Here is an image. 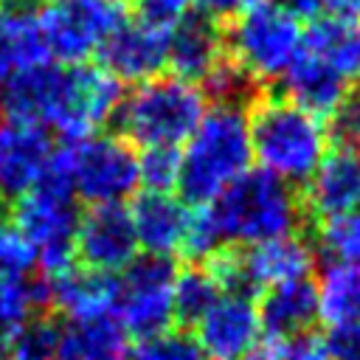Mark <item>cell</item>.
Returning <instances> with one entry per match:
<instances>
[{
    "mask_svg": "<svg viewBox=\"0 0 360 360\" xmlns=\"http://www.w3.org/2000/svg\"><path fill=\"white\" fill-rule=\"evenodd\" d=\"M34 3H39V0H3V6H8V8H34Z\"/></svg>",
    "mask_w": 360,
    "mask_h": 360,
    "instance_id": "obj_39",
    "label": "cell"
},
{
    "mask_svg": "<svg viewBox=\"0 0 360 360\" xmlns=\"http://www.w3.org/2000/svg\"><path fill=\"white\" fill-rule=\"evenodd\" d=\"M284 352H287V340L262 332V338L256 340V346L248 352L245 360H284Z\"/></svg>",
    "mask_w": 360,
    "mask_h": 360,
    "instance_id": "obj_36",
    "label": "cell"
},
{
    "mask_svg": "<svg viewBox=\"0 0 360 360\" xmlns=\"http://www.w3.org/2000/svg\"><path fill=\"white\" fill-rule=\"evenodd\" d=\"M59 335V321L48 315H34L25 326L17 329L14 360H53Z\"/></svg>",
    "mask_w": 360,
    "mask_h": 360,
    "instance_id": "obj_29",
    "label": "cell"
},
{
    "mask_svg": "<svg viewBox=\"0 0 360 360\" xmlns=\"http://www.w3.org/2000/svg\"><path fill=\"white\" fill-rule=\"evenodd\" d=\"M360 205V152L335 146L323 155L307 180V208L318 217H335Z\"/></svg>",
    "mask_w": 360,
    "mask_h": 360,
    "instance_id": "obj_18",
    "label": "cell"
},
{
    "mask_svg": "<svg viewBox=\"0 0 360 360\" xmlns=\"http://www.w3.org/2000/svg\"><path fill=\"white\" fill-rule=\"evenodd\" d=\"M169 53V28L143 17H124L98 48V68L118 82H149L163 73Z\"/></svg>",
    "mask_w": 360,
    "mask_h": 360,
    "instance_id": "obj_11",
    "label": "cell"
},
{
    "mask_svg": "<svg viewBox=\"0 0 360 360\" xmlns=\"http://www.w3.org/2000/svg\"><path fill=\"white\" fill-rule=\"evenodd\" d=\"M121 98V82L98 65L42 62L17 70L3 84L0 118L37 124L59 135L62 143H76L115 118Z\"/></svg>",
    "mask_w": 360,
    "mask_h": 360,
    "instance_id": "obj_1",
    "label": "cell"
},
{
    "mask_svg": "<svg viewBox=\"0 0 360 360\" xmlns=\"http://www.w3.org/2000/svg\"><path fill=\"white\" fill-rule=\"evenodd\" d=\"M304 28L278 0H256L225 31L228 59L250 82H276L301 53Z\"/></svg>",
    "mask_w": 360,
    "mask_h": 360,
    "instance_id": "obj_7",
    "label": "cell"
},
{
    "mask_svg": "<svg viewBox=\"0 0 360 360\" xmlns=\"http://www.w3.org/2000/svg\"><path fill=\"white\" fill-rule=\"evenodd\" d=\"M37 256L14 225H0V276H31Z\"/></svg>",
    "mask_w": 360,
    "mask_h": 360,
    "instance_id": "obj_31",
    "label": "cell"
},
{
    "mask_svg": "<svg viewBox=\"0 0 360 360\" xmlns=\"http://www.w3.org/2000/svg\"><path fill=\"white\" fill-rule=\"evenodd\" d=\"M14 343H17V329L0 326V360H14Z\"/></svg>",
    "mask_w": 360,
    "mask_h": 360,
    "instance_id": "obj_38",
    "label": "cell"
},
{
    "mask_svg": "<svg viewBox=\"0 0 360 360\" xmlns=\"http://www.w3.org/2000/svg\"><path fill=\"white\" fill-rule=\"evenodd\" d=\"M174 278L177 264L160 256H138L115 276L112 315L129 338L146 340L163 335L174 323Z\"/></svg>",
    "mask_w": 360,
    "mask_h": 360,
    "instance_id": "obj_10",
    "label": "cell"
},
{
    "mask_svg": "<svg viewBox=\"0 0 360 360\" xmlns=\"http://www.w3.org/2000/svg\"><path fill=\"white\" fill-rule=\"evenodd\" d=\"M79 217L82 211L76 205V194L56 149V158L45 177L31 191L17 197L11 211V225L31 245L42 276H51L76 262Z\"/></svg>",
    "mask_w": 360,
    "mask_h": 360,
    "instance_id": "obj_6",
    "label": "cell"
},
{
    "mask_svg": "<svg viewBox=\"0 0 360 360\" xmlns=\"http://www.w3.org/2000/svg\"><path fill=\"white\" fill-rule=\"evenodd\" d=\"M329 132L338 146L343 149H357L360 152V87L346 90L340 104L329 112Z\"/></svg>",
    "mask_w": 360,
    "mask_h": 360,
    "instance_id": "obj_30",
    "label": "cell"
},
{
    "mask_svg": "<svg viewBox=\"0 0 360 360\" xmlns=\"http://www.w3.org/2000/svg\"><path fill=\"white\" fill-rule=\"evenodd\" d=\"M127 360H205V354L200 352L191 335L169 329L163 335H155L129 346Z\"/></svg>",
    "mask_w": 360,
    "mask_h": 360,
    "instance_id": "obj_27",
    "label": "cell"
},
{
    "mask_svg": "<svg viewBox=\"0 0 360 360\" xmlns=\"http://www.w3.org/2000/svg\"><path fill=\"white\" fill-rule=\"evenodd\" d=\"M191 338L205 360H245L262 338L256 301L248 292H222L194 323Z\"/></svg>",
    "mask_w": 360,
    "mask_h": 360,
    "instance_id": "obj_13",
    "label": "cell"
},
{
    "mask_svg": "<svg viewBox=\"0 0 360 360\" xmlns=\"http://www.w3.org/2000/svg\"><path fill=\"white\" fill-rule=\"evenodd\" d=\"M284 360H329V352H326V346H323V338L307 332V335H301V338L287 340Z\"/></svg>",
    "mask_w": 360,
    "mask_h": 360,
    "instance_id": "obj_34",
    "label": "cell"
},
{
    "mask_svg": "<svg viewBox=\"0 0 360 360\" xmlns=\"http://www.w3.org/2000/svg\"><path fill=\"white\" fill-rule=\"evenodd\" d=\"M284 8H290L295 17L304 20H354L360 14V0H284Z\"/></svg>",
    "mask_w": 360,
    "mask_h": 360,
    "instance_id": "obj_32",
    "label": "cell"
},
{
    "mask_svg": "<svg viewBox=\"0 0 360 360\" xmlns=\"http://www.w3.org/2000/svg\"><path fill=\"white\" fill-rule=\"evenodd\" d=\"M14 73H17V62H14V51L8 45V37H6V28H3V17H0V90Z\"/></svg>",
    "mask_w": 360,
    "mask_h": 360,
    "instance_id": "obj_37",
    "label": "cell"
},
{
    "mask_svg": "<svg viewBox=\"0 0 360 360\" xmlns=\"http://www.w3.org/2000/svg\"><path fill=\"white\" fill-rule=\"evenodd\" d=\"M45 304V281L31 276H0V326H25Z\"/></svg>",
    "mask_w": 360,
    "mask_h": 360,
    "instance_id": "obj_25",
    "label": "cell"
},
{
    "mask_svg": "<svg viewBox=\"0 0 360 360\" xmlns=\"http://www.w3.org/2000/svg\"><path fill=\"white\" fill-rule=\"evenodd\" d=\"M177 174H180V149L138 152V177L143 191H172L177 188Z\"/></svg>",
    "mask_w": 360,
    "mask_h": 360,
    "instance_id": "obj_28",
    "label": "cell"
},
{
    "mask_svg": "<svg viewBox=\"0 0 360 360\" xmlns=\"http://www.w3.org/2000/svg\"><path fill=\"white\" fill-rule=\"evenodd\" d=\"M208 110L200 84L177 76H155L135 84L118 104L121 138L141 149H180Z\"/></svg>",
    "mask_w": 360,
    "mask_h": 360,
    "instance_id": "obj_5",
    "label": "cell"
},
{
    "mask_svg": "<svg viewBox=\"0 0 360 360\" xmlns=\"http://www.w3.org/2000/svg\"><path fill=\"white\" fill-rule=\"evenodd\" d=\"M256 0H197V8L200 14L211 17L214 22H222V20H233L239 17L248 6H253Z\"/></svg>",
    "mask_w": 360,
    "mask_h": 360,
    "instance_id": "obj_35",
    "label": "cell"
},
{
    "mask_svg": "<svg viewBox=\"0 0 360 360\" xmlns=\"http://www.w3.org/2000/svg\"><path fill=\"white\" fill-rule=\"evenodd\" d=\"M250 163L248 110L239 104H214L180 146L177 191L188 205H208L250 172Z\"/></svg>",
    "mask_w": 360,
    "mask_h": 360,
    "instance_id": "obj_2",
    "label": "cell"
},
{
    "mask_svg": "<svg viewBox=\"0 0 360 360\" xmlns=\"http://www.w3.org/2000/svg\"><path fill=\"white\" fill-rule=\"evenodd\" d=\"M281 84H284L287 101L298 104L301 110L318 118L329 115L346 96V82L332 68H326L321 59L307 53L304 48L295 56V62L287 68V73L281 76Z\"/></svg>",
    "mask_w": 360,
    "mask_h": 360,
    "instance_id": "obj_21",
    "label": "cell"
},
{
    "mask_svg": "<svg viewBox=\"0 0 360 360\" xmlns=\"http://www.w3.org/2000/svg\"><path fill=\"white\" fill-rule=\"evenodd\" d=\"M219 295H222V287L217 284V278L211 276V270L202 262L177 270V278H174V321L183 323V326H194Z\"/></svg>",
    "mask_w": 360,
    "mask_h": 360,
    "instance_id": "obj_24",
    "label": "cell"
},
{
    "mask_svg": "<svg viewBox=\"0 0 360 360\" xmlns=\"http://www.w3.org/2000/svg\"><path fill=\"white\" fill-rule=\"evenodd\" d=\"M202 208L222 248H253L292 236L301 225V202L292 186L262 169L245 172Z\"/></svg>",
    "mask_w": 360,
    "mask_h": 360,
    "instance_id": "obj_3",
    "label": "cell"
},
{
    "mask_svg": "<svg viewBox=\"0 0 360 360\" xmlns=\"http://www.w3.org/2000/svg\"><path fill=\"white\" fill-rule=\"evenodd\" d=\"M65 163L76 200L87 205H124L141 186L138 152L121 135L96 132L76 143H62Z\"/></svg>",
    "mask_w": 360,
    "mask_h": 360,
    "instance_id": "obj_8",
    "label": "cell"
},
{
    "mask_svg": "<svg viewBox=\"0 0 360 360\" xmlns=\"http://www.w3.org/2000/svg\"><path fill=\"white\" fill-rule=\"evenodd\" d=\"M127 17L121 0H48L37 8L39 37L53 65H87Z\"/></svg>",
    "mask_w": 360,
    "mask_h": 360,
    "instance_id": "obj_9",
    "label": "cell"
},
{
    "mask_svg": "<svg viewBox=\"0 0 360 360\" xmlns=\"http://www.w3.org/2000/svg\"><path fill=\"white\" fill-rule=\"evenodd\" d=\"M323 346L329 352V360H360V323L329 326Z\"/></svg>",
    "mask_w": 360,
    "mask_h": 360,
    "instance_id": "obj_33",
    "label": "cell"
},
{
    "mask_svg": "<svg viewBox=\"0 0 360 360\" xmlns=\"http://www.w3.org/2000/svg\"><path fill=\"white\" fill-rule=\"evenodd\" d=\"M301 48L332 68L346 84L360 79V28L349 20H312Z\"/></svg>",
    "mask_w": 360,
    "mask_h": 360,
    "instance_id": "obj_22",
    "label": "cell"
},
{
    "mask_svg": "<svg viewBox=\"0 0 360 360\" xmlns=\"http://www.w3.org/2000/svg\"><path fill=\"white\" fill-rule=\"evenodd\" d=\"M357 208H360V205H357Z\"/></svg>",
    "mask_w": 360,
    "mask_h": 360,
    "instance_id": "obj_41",
    "label": "cell"
},
{
    "mask_svg": "<svg viewBox=\"0 0 360 360\" xmlns=\"http://www.w3.org/2000/svg\"><path fill=\"white\" fill-rule=\"evenodd\" d=\"M318 318L329 326L360 323V262H329L315 284Z\"/></svg>",
    "mask_w": 360,
    "mask_h": 360,
    "instance_id": "obj_23",
    "label": "cell"
},
{
    "mask_svg": "<svg viewBox=\"0 0 360 360\" xmlns=\"http://www.w3.org/2000/svg\"><path fill=\"white\" fill-rule=\"evenodd\" d=\"M3 217H6V202H3V197H0V225H3Z\"/></svg>",
    "mask_w": 360,
    "mask_h": 360,
    "instance_id": "obj_40",
    "label": "cell"
},
{
    "mask_svg": "<svg viewBox=\"0 0 360 360\" xmlns=\"http://www.w3.org/2000/svg\"><path fill=\"white\" fill-rule=\"evenodd\" d=\"M248 129L259 169L287 186L307 183L326 155L321 118L281 96L256 98L248 112Z\"/></svg>",
    "mask_w": 360,
    "mask_h": 360,
    "instance_id": "obj_4",
    "label": "cell"
},
{
    "mask_svg": "<svg viewBox=\"0 0 360 360\" xmlns=\"http://www.w3.org/2000/svg\"><path fill=\"white\" fill-rule=\"evenodd\" d=\"M129 335L115 315L59 321L53 360H127Z\"/></svg>",
    "mask_w": 360,
    "mask_h": 360,
    "instance_id": "obj_20",
    "label": "cell"
},
{
    "mask_svg": "<svg viewBox=\"0 0 360 360\" xmlns=\"http://www.w3.org/2000/svg\"><path fill=\"white\" fill-rule=\"evenodd\" d=\"M53 135L37 124L0 118V197L31 191L56 158Z\"/></svg>",
    "mask_w": 360,
    "mask_h": 360,
    "instance_id": "obj_14",
    "label": "cell"
},
{
    "mask_svg": "<svg viewBox=\"0 0 360 360\" xmlns=\"http://www.w3.org/2000/svg\"><path fill=\"white\" fill-rule=\"evenodd\" d=\"M127 211L135 228L138 248L146 256L172 259L174 253H183L194 205L172 191H141L127 205Z\"/></svg>",
    "mask_w": 360,
    "mask_h": 360,
    "instance_id": "obj_15",
    "label": "cell"
},
{
    "mask_svg": "<svg viewBox=\"0 0 360 360\" xmlns=\"http://www.w3.org/2000/svg\"><path fill=\"white\" fill-rule=\"evenodd\" d=\"M138 239L127 205H87L76 228V262L118 276L138 259Z\"/></svg>",
    "mask_w": 360,
    "mask_h": 360,
    "instance_id": "obj_12",
    "label": "cell"
},
{
    "mask_svg": "<svg viewBox=\"0 0 360 360\" xmlns=\"http://www.w3.org/2000/svg\"><path fill=\"white\" fill-rule=\"evenodd\" d=\"M318 248L332 262H360V208L321 219Z\"/></svg>",
    "mask_w": 360,
    "mask_h": 360,
    "instance_id": "obj_26",
    "label": "cell"
},
{
    "mask_svg": "<svg viewBox=\"0 0 360 360\" xmlns=\"http://www.w3.org/2000/svg\"><path fill=\"white\" fill-rule=\"evenodd\" d=\"M262 332L278 340H292L309 332L318 321V292L309 278L278 284L264 290L262 301L256 304Z\"/></svg>",
    "mask_w": 360,
    "mask_h": 360,
    "instance_id": "obj_19",
    "label": "cell"
},
{
    "mask_svg": "<svg viewBox=\"0 0 360 360\" xmlns=\"http://www.w3.org/2000/svg\"><path fill=\"white\" fill-rule=\"evenodd\" d=\"M225 56V31L211 17L188 11L169 28L166 68L172 70V76L202 84Z\"/></svg>",
    "mask_w": 360,
    "mask_h": 360,
    "instance_id": "obj_16",
    "label": "cell"
},
{
    "mask_svg": "<svg viewBox=\"0 0 360 360\" xmlns=\"http://www.w3.org/2000/svg\"><path fill=\"white\" fill-rule=\"evenodd\" d=\"M42 281H45V304L53 307L65 321L112 315L115 276L73 262L51 276H42Z\"/></svg>",
    "mask_w": 360,
    "mask_h": 360,
    "instance_id": "obj_17",
    "label": "cell"
}]
</instances>
